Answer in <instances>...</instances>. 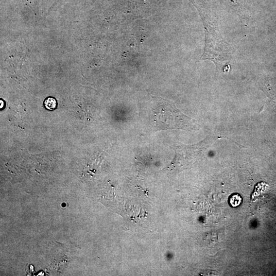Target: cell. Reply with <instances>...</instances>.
<instances>
[{
	"label": "cell",
	"instance_id": "cell-4",
	"mask_svg": "<svg viewBox=\"0 0 276 276\" xmlns=\"http://www.w3.org/2000/svg\"><path fill=\"white\" fill-rule=\"evenodd\" d=\"M262 90L274 104L276 109V93L273 90L270 85H264Z\"/></svg>",
	"mask_w": 276,
	"mask_h": 276
},
{
	"label": "cell",
	"instance_id": "cell-1",
	"mask_svg": "<svg viewBox=\"0 0 276 276\" xmlns=\"http://www.w3.org/2000/svg\"><path fill=\"white\" fill-rule=\"evenodd\" d=\"M154 113L155 123L161 130H191L199 126L193 119L170 105L155 108Z\"/></svg>",
	"mask_w": 276,
	"mask_h": 276
},
{
	"label": "cell",
	"instance_id": "cell-6",
	"mask_svg": "<svg viewBox=\"0 0 276 276\" xmlns=\"http://www.w3.org/2000/svg\"><path fill=\"white\" fill-rule=\"evenodd\" d=\"M242 200V199L240 195L235 194L231 197L230 203L232 206L236 207L239 206L241 204Z\"/></svg>",
	"mask_w": 276,
	"mask_h": 276
},
{
	"label": "cell",
	"instance_id": "cell-3",
	"mask_svg": "<svg viewBox=\"0 0 276 276\" xmlns=\"http://www.w3.org/2000/svg\"><path fill=\"white\" fill-rule=\"evenodd\" d=\"M218 139L214 136L207 137L201 142L192 146H181L177 148L174 162L176 169H187L192 160L206 152Z\"/></svg>",
	"mask_w": 276,
	"mask_h": 276
},
{
	"label": "cell",
	"instance_id": "cell-5",
	"mask_svg": "<svg viewBox=\"0 0 276 276\" xmlns=\"http://www.w3.org/2000/svg\"><path fill=\"white\" fill-rule=\"evenodd\" d=\"M45 107L48 110H54L57 105L56 101L53 97H48L44 102Z\"/></svg>",
	"mask_w": 276,
	"mask_h": 276
},
{
	"label": "cell",
	"instance_id": "cell-2",
	"mask_svg": "<svg viewBox=\"0 0 276 276\" xmlns=\"http://www.w3.org/2000/svg\"><path fill=\"white\" fill-rule=\"evenodd\" d=\"M205 28L206 43L204 53L202 58L204 60L213 61L216 65H221L228 60V47L212 22H204Z\"/></svg>",
	"mask_w": 276,
	"mask_h": 276
}]
</instances>
